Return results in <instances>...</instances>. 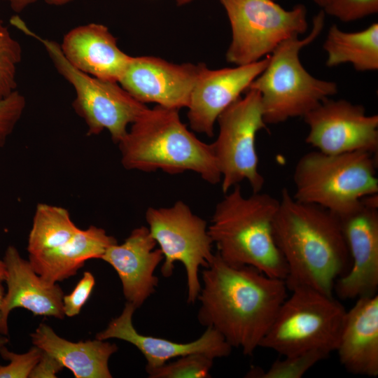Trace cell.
<instances>
[{
    "instance_id": "cell-1",
    "label": "cell",
    "mask_w": 378,
    "mask_h": 378,
    "mask_svg": "<svg viewBox=\"0 0 378 378\" xmlns=\"http://www.w3.org/2000/svg\"><path fill=\"white\" fill-rule=\"evenodd\" d=\"M202 279L199 322L217 330L232 348L252 355L287 297L285 281L230 264L216 252Z\"/></svg>"
},
{
    "instance_id": "cell-2",
    "label": "cell",
    "mask_w": 378,
    "mask_h": 378,
    "mask_svg": "<svg viewBox=\"0 0 378 378\" xmlns=\"http://www.w3.org/2000/svg\"><path fill=\"white\" fill-rule=\"evenodd\" d=\"M273 234L287 267L288 289L304 286L332 295L336 280L350 262L338 216L298 201L284 188Z\"/></svg>"
},
{
    "instance_id": "cell-3",
    "label": "cell",
    "mask_w": 378,
    "mask_h": 378,
    "mask_svg": "<svg viewBox=\"0 0 378 378\" xmlns=\"http://www.w3.org/2000/svg\"><path fill=\"white\" fill-rule=\"evenodd\" d=\"M118 145L121 163L127 170H161L169 174L190 171L210 184L221 181L212 144L189 131L178 109L160 105L147 108Z\"/></svg>"
},
{
    "instance_id": "cell-4",
    "label": "cell",
    "mask_w": 378,
    "mask_h": 378,
    "mask_svg": "<svg viewBox=\"0 0 378 378\" xmlns=\"http://www.w3.org/2000/svg\"><path fill=\"white\" fill-rule=\"evenodd\" d=\"M278 206L279 199L260 191L245 197L239 184L224 194L208 226L219 256L285 281L287 267L273 234Z\"/></svg>"
},
{
    "instance_id": "cell-5",
    "label": "cell",
    "mask_w": 378,
    "mask_h": 378,
    "mask_svg": "<svg viewBox=\"0 0 378 378\" xmlns=\"http://www.w3.org/2000/svg\"><path fill=\"white\" fill-rule=\"evenodd\" d=\"M326 13L313 18L312 28L305 38L292 36L281 43L270 55L264 71L248 89L260 94L266 124H278L289 118L303 117L325 99L337 93L335 82L318 79L300 62V51L321 33Z\"/></svg>"
},
{
    "instance_id": "cell-6",
    "label": "cell",
    "mask_w": 378,
    "mask_h": 378,
    "mask_svg": "<svg viewBox=\"0 0 378 378\" xmlns=\"http://www.w3.org/2000/svg\"><path fill=\"white\" fill-rule=\"evenodd\" d=\"M377 157L365 151L307 153L295 167L293 197L340 215L362 198L378 194Z\"/></svg>"
},
{
    "instance_id": "cell-7",
    "label": "cell",
    "mask_w": 378,
    "mask_h": 378,
    "mask_svg": "<svg viewBox=\"0 0 378 378\" xmlns=\"http://www.w3.org/2000/svg\"><path fill=\"white\" fill-rule=\"evenodd\" d=\"M10 22L25 34L43 45L55 69L75 91L74 110L88 127V136L107 130L118 144L132 124L148 108L130 95L117 82L101 80L74 67L63 55L60 45L43 38L31 30L18 16Z\"/></svg>"
},
{
    "instance_id": "cell-8",
    "label": "cell",
    "mask_w": 378,
    "mask_h": 378,
    "mask_svg": "<svg viewBox=\"0 0 378 378\" xmlns=\"http://www.w3.org/2000/svg\"><path fill=\"white\" fill-rule=\"evenodd\" d=\"M286 298L260 347L283 356L312 350L335 351L346 310L332 295L296 287Z\"/></svg>"
},
{
    "instance_id": "cell-9",
    "label": "cell",
    "mask_w": 378,
    "mask_h": 378,
    "mask_svg": "<svg viewBox=\"0 0 378 378\" xmlns=\"http://www.w3.org/2000/svg\"><path fill=\"white\" fill-rule=\"evenodd\" d=\"M232 29L226 59L237 66L270 55L285 40L306 32L307 9L297 4L286 10L274 0H220Z\"/></svg>"
},
{
    "instance_id": "cell-10",
    "label": "cell",
    "mask_w": 378,
    "mask_h": 378,
    "mask_svg": "<svg viewBox=\"0 0 378 378\" xmlns=\"http://www.w3.org/2000/svg\"><path fill=\"white\" fill-rule=\"evenodd\" d=\"M145 218L164 256L162 276H171L175 262H181L187 277V302L195 303L201 289L199 270L208 267L215 254L207 223L181 200L168 207H148Z\"/></svg>"
},
{
    "instance_id": "cell-11",
    "label": "cell",
    "mask_w": 378,
    "mask_h": 378,
    "mask_svg": "<svg viewBox=\"0 0 378 378\" xmlns=\"http://www.w3.org/2000/svg\"><path fill=\"white\" fill-rule=\"evenodd\" d=\"M219 132L212 143L221 174L224 194L246 180L253 192L261 191L265 179L258 169L255 148L257 133L266 127L260 94L248 89L217 119Z\"/></svg>"
},
{
    "instance_id": "cell-12",
    "label": "cell",
    "mask_w": 378,
    "mask_h": 378,
    "mask_svg": "<svg viewBox=\"0 0 378 378\" xmlns=\"http://www.w3.org/2000/svg\"><path fill=\"white\" fill-rule=\"evenodd\" d=\"M307 144L326 154L365 151L377 155L378 115L345 99L323 101L302 117Z\"/></svg>"
},
{
    "instance_id": "cell-13",
    "label": "cell",
    "mask_w": 378,
    "mask_h": 378,
    "mask_svg": "<svg viewBox=\"0 0 378 378\" xmlns=\"http://www.w3.org/2000/svg\"><path fill=\"white\" fill-rule=\"evenodd\" d=\"M348 247L351 267L335 281L343 300L377 294L378 288V194L362 198L337 215Z\"/></svg>"
},
{
    "instance_id": "cell-14",
    "label": "cell",
    "mask_w": 378,
    "mask_h": 378,
    "mask_svg": "<svg viewBox=\"0 0 378 378\" xmlns=\"http://www.w3.org/2000/svg\"><path fill=\"white\" fill-rule=\"evenodd\" d=\"M204 65L177 64L151 56L131 57L118 83L141 103L153 102L179 110L188 107Z\"/></svg>"
},
{
    "instance_id": "cell-15",
    "label": "cell",
    "mask_w": 378,
    "mask_h": 378,
    "mask_svg": "<svg viewBox=\"0 0 378 378\" xmlns=\"http://www.w3.org/2000/svg\"><path fill=\"white\" fill-rule=\"evenodd\" d=\"M270 55L251 64L211 70L204 66L192 90L187 113L190 128L212 137L220 114L237 100L265 69Z\"/></svg>"
},
{
    "instance_id": "cell-16",
    "label": "cell",
    "mask_w": 378,
    "mask_h": 378,
    "mask_svg": "<svg viewBox=\"0 0 378 378\" xmlns=\"http://www.w3.org/2000/svg\"><path fill=\"white\" fill-rule=\"evenodd\" d=\"M135 310L134 305L127 302L121 314L113 318L95 338L100 340L118 339L133 344L145 357L147 361L146 370L158 368L172 358L188 354H201L214 360L227 357L232 351V347L224 337L209 327L198 339L188 343L141 335L132 323Z\"/></svg>"
},
{
    "instance_id": "cell-17",
    "label": "cell",
    "mask_w": 378,
    "mask_h": 378,
    "mask_svg": "<svg viewBox=\"0 0 378 378\" xmlns=\"http://www.w3.org/2000/svg\"><path fill=\"white\" fill-rule=\"evenodd\" d=\"M3 260L7 270V291L0 309V334L8 335V316L15 308L27 309L34 316L64 318V293L57 283L43 279L14 246L7 247Z\"/></svg>"
},
{
    "instance_id": "cell-18",
    "label": "cell",
    "mask_w": 378,
    "mask_h": 378,
    "mask_svg": "<svg viewBox=\"0 0 378 378\" xmlns=\"http://www.w3.org/2000/svg\"><path fill=\"white\" fill-rule=\"evenodd\" d=\"M148 227L134 228L123 243L111 245L100 259L117 272L127 302L136 309L155 292V271L164 256Z\"/></svg>"
},
{
    "instance_id": "cell-19",
    "label": "cell",
    "mask_w": 378,
    "mask_h": 378,
    "mask_svg": "<svg viewBox=\"0 0 378 378\" xmlns=\"http://www.w3.org/2000/svg\"><path fill=\"white\" fill-rule=\"evenodd\" d=\"M60 45L66 59L78 70L97 78L118 83L131 56L118 46L108 27L99 23L77 26Z\"/></svg>"
},
{
    "instance_id": "cell-20",
    "label": "cell",
    "mask_w": 378,
    "mask_h": 378,
    "mask_svg": "<svg viewBox=\"0 0 378 378\" xmlns=\"http://www.w3.org/2000/svg\"><path fill=\"white\" fill-rule=\"evenodd\" d=\"M350 373L378 375V295L357 299L346 312L336 350Z\"/></svg>"
},
{
    "instance_id": "cell-21",
    "label": "cell",
    "mask_w": 378,
    "mask_h": 378,
    "mask_svg": "<svg viewBox=\"0 0 378 378\" xmlns=\"http://www.w3.org/2000/svg\"><path fill=\"white\" fill-rule=\"evenodd\" d=\"M32 344L55 357L76 378H111L110 357L118 351L115 344L95 338L74 342L59 337L46 323L31 334Z\"/></svg>"
},
{
    "instance_id": "cell-22",
    "label": "cell",
    "mask_w": 378,
    "mask_h": 378,
    "mask_svg": "<svg viewBox=\"0 0 378 378\" xmlns=\"http://www.w3.org/2000/svg\"><path fill=\"white\" fill-rule=\"evenodd\" d=\"M117 240L94 225L79 229L60 247L37 255H29L34 270L46 281L57 283L75 275L86 260L101 258Z\"/></svg>"
},
{
    "instance_id": "cell-23",
    "label": "cell",
    "mask_w": 378,
    "mask_h": 378,
    "mask_svg": "<svg viewBox=\"0 0 378 378\" xmlns=\"http://www.w3.org/2000/svg\"><path fill=\"white\" fill-rule=\"evenodd\" d=\"M328 54L326 66L333 67L349 63L358 71L378 69V24L365 29L344 31L332 24L323 44Z\"/></svg>"
},
{
    "instance_id": "cell-24",
    "label": "cell",
    "mask_w": 378,
    "mask_h": 378,
    "mask_svg": "<svg viewBox=\"0 0 378 378\" xmlns=\"http://www.w3.org/2000/svg\"><path fill=\"white\" fill-rule=\"evenodd\" d=\"M79 229L66 209L46 203L38 204L28 237L29 255H40L60 247Z\"/></svg>"
},
{
    "instance_id": "cell-25",
    "label": "cell",
    "mask_w": 378,
    "mask_h": 378,
    "mask_svg": "<svg viewBox=\"0 0 378 378\" xmlns=\"http://www.w3.org/2000/svg\"><path fill=\"white\" fill-rule=\"evenodd\" d=\"M328 355L323 351L312 350L286 356L275 360L267 370L253 369L247 375L257 378H300Z\"/></svg>"
},
{
    "instance_id": "cell-26",
    "label": "cell",
    "mask_w": 378,
    "mask_h": 378,
    "mask_svg": "<svg viewBox=\"0 0 378 378\" xmlns=\"http://www.w3.org/2000/svg\"><path fill=\"white\" fill-rule=\"evenodd\" d=\"M22 56L20 43L0 19V101L17 90V69Z\"/></svg>"
},
{
    "instance_id": "cell-27",
    "label": "cell",
    "mask_w": 378,
    "mask_h": 378,
    "mask_svg": "<svg viewBox=\"0 0 378 378\" xmlns=\"http://www.w3.org/2000/svg\"><path fill=\"white\" fill-rule=\"evenodd\" d=\"M213 363L206 355L192 354L146 371L150 378H208Z\"/></svg>"
},
{
    "instance_id": "cell-28",
    "label": "cell",
    "mask_w": 378,
    "mask_h": 378,
    "mask_svg": "<svg viewBox=\"0 0 378 378\" xmlns=\"http://www.w3.org/2000/svg\"><path fill=\"white\" fill-rule=\"evenodd\" d=\"M42 350L33 346L27 352L17 354L9 351L6 345L0 349V355L9 363L0 365V378H28L39 360Z\"/></svg>"
},
{
    "instance_id": "cell-29",
    "label": "cell",
    "mask_w": 378,
    "mask_h": 378,
    "mask_svg": "<svg viewBox=\"0 0 378 378\" xmlns=\"http://www.w3.org/2000/svg\"><path fill=\"white\" fill-rule=\"evenodd\" d=\"M342 22H351L378 12V0H330L322 9Z\"/></svg>"
},
{
    "instance_id": "cell-30",
    "label": "cell",
    "mask_w": 378,
    "mask_h": 378,
    "mask_svg": "<svg viewBox=\"0 0 378 378\" xmlns=\"http://www.w3.org/2000/svg\"><path fill=\"white\" fill-rule=\"evenodd\" d=\"M26 105V98L18 90L0 101V148L20 121Z\"/></svg>"
},
{
    "instance_id": "cell-31",
    "label": "cell",
    "mask_w": 378,
    "mask_h": 378,
    "mask_svg": "<svg viewBox=\"0 0 378 378\" xmlns=\"http://www.w3.org/2000/svg\"><path fill=\"white\" fill-rule=\"evenodd\" d=\"M94 284L93 274L90 272H85L71 293L63 296V312L65 316L72 317L80 313L89 299Z\"/></svg>"
},
{
    "instance_id": "cell-32",
    "label": "cell",
    "mask_w": 378,
    "mask_h": 378,
    "mask_svg": "<svg viewBox=\"0 0 378 378\" xmlns=\"http://www.w3.org/2000/svg\"><path fill=\"white\" fill-rule=\"evenodd\" d=\"M64 366L55 357L43 351L41 356L30 373L29 378H55Z\"/></svg>"
},
{
    "instance_id": "cell-33",
    "label": "cell",
    "mask_w": 378,
    "mask_h": 378,
    "mask_svg": "<svg viewBox=\"0 0 378 378\" xmlns=\"http://www.w3.org/2000/svg\"><path fill=\"white\" fill-rule=\"evenodd\" d=\"M9 4L12 10L16 13L24 10L29 5L38 0H0ZM45 3L50 6H62L66 5L74 0H43Z\"/></svg>"
},
{
    "instance_id": "cell-34",
    "label": "cell",
    "mask_w": 378,
    "mask_h": 378,
    "mask_svg": "<svg viewBox=\"0 0 378 378\" xmlns=\"http://www.w3.org/2000/svg\"><path fill=\"white\" fill-rule=\"evenodd\" d=\"M7 275V270L6 263L4 260L0 259V309L2 301L5 295V289L3 286V283L6 282ZM0 318H1V312H0Z\"/></svg>"
},
{
    "instance_id": "cell-35",
    "label": "cell",
    "mask_w": 378,
    "mask_h": 378,
    "mask_svg": "<svg viewBox=\"0 0 378 378\" xmlns=\"http://www.w3.org/2000/svg\"><path fill=\"white\" fill-rule=\"evenodd\" d=\"M8 342H9L8 338L6 335H1V336H0V349L3 346L6 345V344H8Z\"/></svg>"
},
{
    "instance_id": "cell-36",
    "label": "cell",
    "mask_w": 378,
    "mask_h": 378,
    "mask_svg": "<svg viewBox=\"0 0 378 378\" xmlns=\"http://www.w3.org/2000/svg\"><path fill=\"white\" fill-rule=\"evenodd\" d=\"M317 5L323 8L330 0H313Z\"/></svg>"
},
{
    "instance_id": "cell-37",
    "label": "cell",
    "mask_w": 378,
    "mask_h": 378,
    "mask_svg": "<svg viewBox=\"0 0 378 378\" xmlns=\"http://www.w3.org/2000/svg\"><path fill=\"white\" fill-rule=\"evenodd\" d=\"M192 0H177V4L178 5L181 6V5H184V4H186L189 2H190Z\"/></svg>"
},
{
    "instance_id": "cell-38",
    "label": "cell",
    "mask_w": 378,
    "mask_h": 378,
    "mask_svg": "<svg viewBox=\"0 0 378 378\" xmlns=\"http://www.w3.org/2000/svg\"><path fill=\"white\" fill-rule=\"evenodd\" d=\"M274 1H276V0H274Z\"/></svg>"
}]
</instances>
